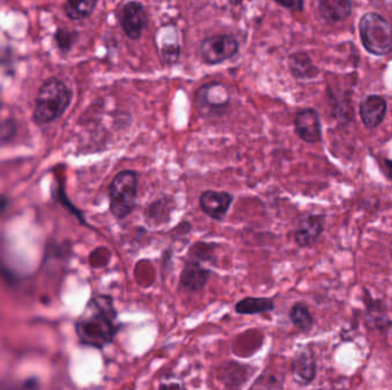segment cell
Here are the masks:
<instances>
[{
	"instance_id": "obj_16",
	"label": "cell",
	"mask_w": 392,
	"mask_h": 390,
	"mask_svg": "<svg viewBox=\"0 0 392 390\" xmlns=\"http://www.w3.org/2000/svg\"><path fill=\"white\" fill-rule=\"evenodd\" d=\"M319 13L328 23H337L352 14V3L350 0H321Z\"/></svg>"
},
{
	"instance_id": "obj_12",
	"label": "cell",
	"mask_w": 392,
	"mask_h": 390,
	"mask_svg": "<svg viewBox=\"0 0 392 390\" xmlns=\"http://www.w3.org/2000/svg\"><path fill=\"white\" fill-rule=\"evenodd\" d=\"M156 44L160 59L165 65H173L180 57L178 31L173 26H164L156 33Z\"/></svg>"
},
{
	"instance_id": "obj_2",
	"label": "cell",
	"mask_w": 392,
	"mask_h": 390,
	"mask_svg": "<svg viewBox=\"0 0 392 390\" xmlns=\"http://www.w3.org/2000/svg\"><path fill=\"white\" fill-rule=\"evenodd\" d=\"M70 102V89L58 78H50L39 89L33 109V119L37 124H50L65 113Z\"/></svg>"
},
{
	"instance_id": "obj_6",
	"label": "cell",
	"mask_w": 392,
	"mask_h": 390,
	"mask_svg": "<svg viewBox=\"0 0 392 390\" xmlns=\"http://www.w3.org/2000/svg\"><path fill=\"white\" fill-rule=\"evenodd\" d=\"M200 50L205 62L209 65H218L238 53L239 42L233 35H212L201 43Z\"/></svg>"
},
{
	"instance_id": "obj_14",
	"label": "cell",
	"mask_w": 392,
	"mask_h": 390,
	"mask_svg": "<svg viewBox=\"0 0 392 390\" xmlns=\"http://www.w3.org/2000/svg\"><path fill=\"white\" fill-rule=\"evenodd\" d=\"M359 113L366 128H379L386 117V101L381 95H369L360 104Z\"/></svg>"
},
{
	"instance_id": "obj_24",
	"label": "cell",
	"mask_w": 392,
	"mask_h": 390,
	"mask_svg": "<svg viewBox=\"0 0 392 390\" xmlns=\"http://www.w3.org/2000/svg\"><path fill=\"white\" fill-rule=\"evenodd\" d=\"M280 6L285 7V9H290L294 12H300L303 11L304 3L303 1H296V0H288V1H276Z\"/></svg>"
},
{
	"instance_id": "obj_3",
	"label": "cell",
	"mask_w": 392,
	"mask_h": 390,
	"mask_svg": "<svg viewBox=\"0 0 392 390\" xmlns=\"http://www.w3.org/2000/svg\"><path fill=\"white\" fill-rule=\"evenodd\" d=\"M360 40L369 53L386 57L392 52V26L379 13H367L359 22Z\"/></svg>"
},
{
	"instance_id": "obj_5",
	"label": "cell",
	"mask_w": 392,
	"mask_h": 390,
	"mask_svg": "<svg viewBox=\"0 0 392 390\" xmlns=\"http://www.w3.org/2000/svg\"><path fill=\"white\" fill-rule=\"evenodd\" d=\"M231 101L229 89L222 83H209L197 89L195 104L200 115L207 118L222 116Z\"/></svg>"
},
{
	"instance_id": "obj_1",
	"label": "cell",
	"mask_w": 392,
	"mask_h": 390,
	"mask_svg": "<svg viewBox=\"0 0 392 390\" xmlns=\"http://www.w3.org/2000/svg\"><path fill=\"white\" fill-rule=\"evenodd\" d=\"M122 328L119 313L109 296H98L87 302V308L76 322V333L80 343L95 349H104L113 343Z\"/></svg>"
},
{
	"instance_id": "obj_19",
	"label": "cell",
	"mask_w": 392,
	"mask_h": 390,
	"mask_svg": "<svg viewBox=\"0 0 392 390\" xmlns=\"http://www.w3.org/2000/svg\"><path fill=\"white\" fill-rule=\"evenodd\" d=\"M367 294V316L371 319V322L374 324L375 328H378L379 331L386 332L390 328H392V321L386 313V306L381 300H373L369 296V291L365 290Z\"/></svg>"
},
{
	"instance_id": "obj_11",
	"label": "cell",
	"mask_w": 392,
	"mask_h": 390,
	"mask_svg": "<svg viewBox=\"0 0 392 390\" xmlns=\"http://www.w3.org/2000/svg\"><path fill=\"white\" fill-rule=\"evenodd\" d=\"M295 132L300 139L307 143L321 141V123L319 113L315 109H303L298 111L294 119Z\"/></svg>"
},
{
	"instance_id": "obj_26",
	"label": "cell",
	"mask_w": 392,
	"mask_h": 390,
	"mask_svg": "<svg viewBox=\"0 0 392 390\" xmlns=\"http://www.w3.org/2000/svg\"><path fill=\"white\" fill-rule=\"evenodd\" d=\"M384 163H386V175L392 181V160H384Z\"/></svg>"
},
{
	"instance_id": "obj_8",
	"label": "cell",
	"mask_w": 392,
	"mask_h": 390,
	"mask_svg": "<svg viewBox=\"0 0 392 390\" xmlns=\"http://www.w3.org/2000/svg\"><path fill=\"white\" fill-rule=\"evenodd\" d=\"M148 18L145 7L137 1L125 4L121 16V26L129 38L137 40L143 35Z\"/></svg>"
},
{
	"instance_id": "obj_20",
	"label": "cell",
	"mask_w": 392,
	"mask_h": 390,
	"mask_svg": "<svg viewBox=\"0 0 392 390\" xmlns=\"http://www.w3.org/2000/svg\"><path fill=\"white\" fill-rule=\"evenodd\" d=\"M289 318L294 324L295 328H298L304 333H309L315 324L312 313H310L309 307L303 302H296L291 307L290 311H289Z\"/></svg>"
},
{
	"instance_id": "obj_10",
	"label": "cell",
	"mask_w": 392,
	"mask_h": 390,
	"mask_svg": "<svg viewBox=\"0 0 392 390\" xmlns=\"http://www.w3.org/2000/svg\"><path fill=\"white\" fill-rule=\"evenodd\" d=\"M233 203V196L229 192L207 190L200 197L201 210L216 221H223Z\"/></svg>"
},
{
	"instance_id": "obj_13",
	"label": "cell",
	"mask_w": 392,
	"mask_h": 390,
	"mask_svg": "<svg viewBox=\"0 0 392 390\" xmlns=\"http://www.w3.org/2000/svg\"><path fill=\"white\" fill-rule=\"evenodd\" d=\"M210 276V270L201 266V263L188 260L180 274L179 287L187 292H199L208 284Z\"/></svg>"
},
{
	"instance_id": "obj_17",
	"label": "cell",
	"mask_w": 392,
	"mask_h": 390,
	"mask_svg": "<svg viewBox=\"0 0 392 390\" xmlns=\"http://www.w3.org/2000/svg\"><path fill=\"white\" fill-rule=\"evenodd\" d=\"M288 67L291 74L296 79H313L319 74L318 68L313 65L312 60L305 52L291 54L288 59Z\"/></svg>"
},
{
	"instance_id": "obj_21",
	"label": "cell",
	"mask_w": 392,
	"mask_h": 390,
	"mask_svg": "<svg viewBox=\"0 0 392 390\" xmlns=\"http://www.w3.org/2000/svg\"><path fill=\"white\" fill-rule=\"evenodd\" d=\"M250 390H285V376L278 371L268 369L254 382Z\"/></svg>"
},
{
	"instance_id": "obj_18",
	"label": "cell",
	"mask_w": 392,
	"mask_h": 390,
	"mask_svg": "<svg viewBox=\"0 0 392 390\" xmlns=\"http://www.w3.org/2000/svg\"><path fill=\"white\" fill-rule=\"evenodd\" d=\"M276 305L272 299L266 296H247L235 305V311L240 315H258L273 311Z\"/></svg>"
},
{
	"instance_id": "obj_27",
	"label": "cell",
	"mask_w": 392,
	"mask_h": 390,
	"mask_svg": "<svg viewBox=\"0 0 392 390\" xmlns=\"http://www.w3.org/2000/svg\"><path fill=\"white\" fill-rule=\"evenodd\" d=\"M335 109H336V111H337V109H342L341 104H337V106H335ZM344 109H345V111H347V113H352V111H351V110H352V108H351V106H345Z\"/></svg>"
},
{
	"instance_id": "obj_15",
	"label": "cell",
	"mask_w": 392,
	"mask_h": 390,
	"mask_svg": "<svg viewBox=\"0 0 392 390\" xmlns=\"http://www.w3.org/2000/svg\"><path fill=\"white\" fill-rule=\"evenodd\" d=\"M324 216H307L300 220L295 230V242L300 247H307L318 240L324 231Z\"/></svg>"
},
{
	"instance_id": "obj_25",
	"label": "cell",
	"mask_w": 392,
	"mask_h": 390,
	"mask_svg": "<svg viewBox=\"0 0 392 390\" xmlns=\"http://www.w3.org/2000/svg\"><path fill=\"white\" fill-rule=\"evenodd\" d=\"M158 390H187L184 384L179 381H162Z\"/></svg>"
},
{
	"instance_id": "obj_22",
	"label": "cell",
	"mask_w": 392,
	"mask_h": 390,
	"mask_svg": "<svg viewBox=\"0 0 392 390\" xmlns=\"http://www.w3.org/2000/svg\"><path fill=\"white\" fill-rule=\"evenodd\" d=\"M97 1H68L65 4V13L70 20L80 21L92 14Z\"/></svg>"
},
{
	"instance_id": "obj_9",
	"label": "cell",
	"mask_w": 392,
	"mask_h": 390,
	"mask_svg": "<svg viewBox=\"0 0 392 390\" xmlns=\"http://www.w3.org/2000/svg\"><path fill=\"white\" fill-rule=\"evenodd\" d=\"M291 372L295 381L300 386H309L317 377V360L315 352L304 347L294 355L291 362Z\"/></svg>"
},
{
	"instance_id": "obj_7",
	"label": "cell",
	"mask_w": 392,
	"mask_h": 390,
	"mask_svg": "<svg viewBox=\"0 0 392 390\" xmlns=\"http://www.w3.org/2000/svg\"><path fill=\"white\" fill-rule=\"evenodd\" d=\"M255 369L248 364L229 361L222 364L216 371V378L224 390H241L253 377Z\"/></svg>"
},
{
	"instance_id": "obj_23",
	"label": "cell",
	"mask_w": 392,
	"mask_h": 390,
	"mask_svg": "<svg viewBox=\"0 0 392 390\" xmlns=\"http://www.w3.org/2000/svg\"><path fill=\"white\" fill-rule=\"evenodd\" d=\"M212 252V245L207 244H196L192 247L190 252V260L196 261V262H208L212 259L211 255Z\"/></svg>"
},
{
	"instance_id": "obj_4",
	"label": "cell",
	"mask_w": 392,
	"mask_h": 390,
	"mask_svg": "<svg viewBox=\"0 0 392 390\" xmlns=\"http://www.w3.org/2000/svg\"><path fill=\"white\" fill-rule=\"evenodd\" d=\"M138 177L136 172H119L110 184V211L116 219L130 216L137 204Z\"/></svg>"
}]
</instances>
